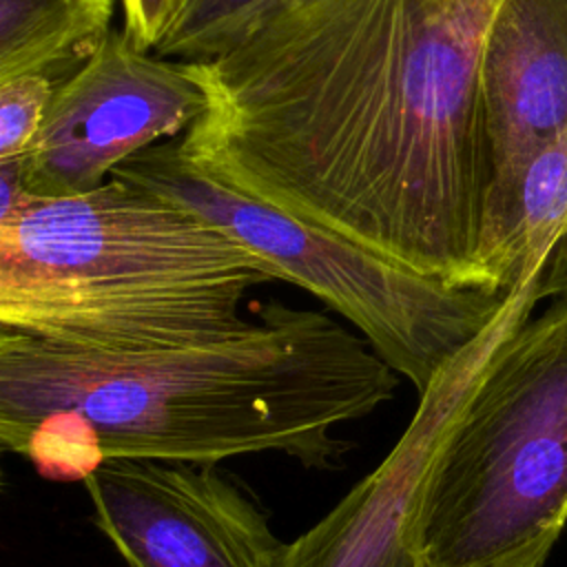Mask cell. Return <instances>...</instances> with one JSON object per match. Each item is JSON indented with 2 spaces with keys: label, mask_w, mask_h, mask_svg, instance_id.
Returning a JSON list of instances; mask_svg holds the SVG:
<instances>
[{
  "label": "cell",
  "mask_w": 567,
  "mask_h": 567,
  "mask_svg": "<svg viewBox=\"0 0 567 567\" xmlns=\"http://www.w3.org/2000/svg\"><path fill=\"white\" fill-rule=\"evenodd\" d=\"M567 235V131L538 146L487 193L478 266L487 286L514 290L540 275Z\"/></svg>",
  "instance_id": "obj_10"
},
{
  "label": "cell",
  "mask_w": 567,
  "mask_h": 567,
  "mask_svg": "<svg viewBox=\"0 0 567 567\" xmlns=\"http://www.w3.org/2000/svg\"><path fill=\"white\" fill-rule=\"evenodd\" d=\"M252 315L235 339L131 354L0 330L2 450L53 481H84L109 458L339 463L350 443L334 430L390 401L399 374L319 310L268 299Z\"/></svg>",
  "instance_id": "obj_2"
},
{
  "label": "cell",
  "mask_w": 567,
  "mask_h": 567,
  "mask_svg": "<svg viewBox=\"0 0 567 567\" xmlns=\"http://www.w3.org/2000/svg\"><path fill=\"white\" fill-rule=\"evenodd\" d=\"M206 95L182 62L135 47L113 29L104 47L53 89L44 122L22 155L33 197H73L104 186L133 155L179 140Z\"/></svg>",
  "instance_id": "obj_6"
},
{
  "label": "cell",
  "mask_w": 567,
  "mask_h": 567,
  "mask_svg": "<svg viewBox=\"0 0 567 567\" xmlns=\"http://www.w3.org/2000/svg\"><path fill=\"white\" fill-rule=\"evenodd\" d=\"M179 0H120L124 33L142 51H153L166 31Z\"/></svg>",
  "instance_id": "obj_14"
},
{
  "label": "cell",
  "mask_w": 567,
  "mask_h": 567,
  "mask_svg": "<svg viewBox=\"0 0 567 567\" xmlns=\"http://www.w3.org/2000/svg\"><path fill=\"white\" fill-rule=\"evenodd\" d=\"M567 523V295L512 328L441 439L416 516L425 567H543Z\"/></svg>",
  "instance_id": "obj_4"
},
{
  "label": "cell",
  "mask_w": 567,
  "mask_h": 567,
  "mask_svg": "<svg viewBox=\"0 0 567 567\" xmlns=\"http://www.w3.org/2000/svg\"><path fill=\"white\" fill-rule=\"evenodd\" d=\"M29 197L22 157L0 159V219L9 217Z\"/></svg>",
  "instance_id": "obj_15"
},
{
  "label": "cell",
  "mask_w": 567,
  "mask_h": 567,
  "mask_svg": "<svg viewBox=\"0 0 567 567\" xmlns=\"http://www.w3.org/2000/svg\"><path fill=\"white\" fill-rule=\"evenodd\" d=\"M279 270L199 213L111 177L29 195L0 219V330L93 352H157L255 328L248 292Z\"/></svg>",
  "instance_id": "obj_3"
},
{
  "label": "cell",
  "mask_w": 567,
  "mask_h": 567,
  "mask_svg": "<svg viewBox=\"0 0 567 567\" xmlns=\"http://www.w3.org/2000/svg\"><path fill=\"white\" fill-rule=\"evenodd\" d=\"M115 0H0V80L44 75L55 86L113 31Z\"/></svg>",
  "instance_id": "obj_11"
},
{
  "label": "cell",
  "mask_w": 567,
  "mask_h": 567,
  "mask_svg": "<svg viewBox=\"0 0 567 567\" xmlns=\"http://www.w3.org/2000/svg\"><path fill=\"white\" fill-rule=\"evenodd\" d=\"M481 86L492 190L567 131V0H503L485 40Z\"/></svg>",
  "instance_id": "obj_9"
},
{
  "label": "cell",
  "mask_w": 567,
  "mask_h": 567,
  "mask_svg": "<svg viewBox=\"0 0 567 567\" xmlns=\"http://www.w3.org/2000/svg\"><path fill=\"white\" fill-rule=\"evenodd\" d=\"M277 0H179L153 53L206 62L228 51Z\"/></svg>",
  "instance_id": "obj_12"
},
{
  "label": "cell",
  "mask_w": 567,
  "mask_h": 567,
  "mask_svg": "<svg viewBox=\"0 0 567 567\" xmlns=\"http://www.w3.org/2000/svg\"><path fill=\"white\" fill-rule=\"evenodd\" d=\"M547 297L545 272L514 288L492 326L461 350L419 396V408L390 454L317 525L286 543L281 567H425L416 516L443 434L498 341Z\"/></svg>",
  "instance_id": "obj_7"
},
{
  "label": "cell",
  "mask_w": 567,
  "mask_h": 567,
  "mask_svg": "<svg viewBox=\"0 0 567 567\" xmlns=\"http://www.w3.org/2000/svg\"><path fill=\"white\" fill-rule=\"evenodd\" d=\"M55 84L44 75L0 80V159L22 157L44 122Z\"/></svg>",
  "instance_id": "obj_13"
},
{
  "label": "cell",
  "mask_w": 567,
  "mask_h": 567,
  "mask_svg": "<svg viewBox=\"0 0 567 567\" xmlns=\"http://www.w3.org/2000/svg\"><path fill=\"white\" fill-rule=\"evenodd\" d=\"M82 483L93 523L131 567H281L286 543L215 465L109 458Z\"/></svg>",
  "instance_id": "obj_8"
},
{
  "label": "cell",
  "mask_w": 567,
  "mask_h": 567,
  "mask_svg": "<svg viewBox=\"0 0 567 567\" xmlns=\"http://www.w3.org/2000/svg\"><path fill=\"white\" fill-rule=\"evenodd\" d=\"M111 177L199 213L339 312L416 394L505 308L514 290L423 277L224 186L186 162L175 140L122 162Z\"/></svg>",
  "instance_id": "obj_5"
},
{
  "label": "cell",
  "mask_w": 567,
  "mask_h": 567,
  "mask_svg": "<svg viewBox=\"0 0 567 567\" xmlns=\"http://www.w3.org/2000/svg\"><path fill=\"white\" fill-rule=\"evenodd\" d=\"M503 0H277L175 140L215 182L423 277L485 286L483 51ZM498 290V288H496Z\"/></svg>",
  "instance_id": "obj_1"
}]
</instances>
